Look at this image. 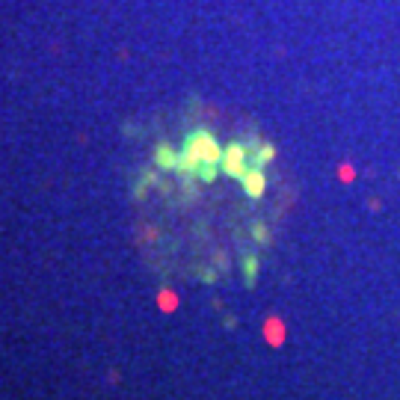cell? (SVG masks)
Returning a JSON list of instances; mask_svg holds the SVG:
<instances>
[{
  "mask_svg": "<svg viewBox=\"0 0 400 400\" xmlns=\"http://www.w3.org/2000/svg\"><path fill=\"white\" fill-rule=\"evenodd\" d=\"M252 166L249 160V146L247 142H228L226 149H222V158H219V172L228 175V178H240L247 175V169Z\"/></svg>",
  "mask_w": 400,
  "mask_h": 400,
  "instance_id": "6da1fadb",
  "label": "cell"
},
{
  "mask_svg": "<svg viewBox=\"0 0 400 400\" xmlns=\"http://www.w3.org/2000/svg\"><path fill=\"white\" fill-rule=\"evenodd\" d=\"M240 184H243V193H247L249 199H261L264 190H267V175L261 166H249L247 175L240 178Z\"/></svg>",
  "mask_w": 400,
  "mask_h": 400,
  "instance_id": "7a4b0ae2",
  "label": "cell"
},
{
  "mask_svg": "<svg viewBox=\"0 0 400 400\" xmlns=\"http://www.w3.org/2000/svg\"><path fill=\"white\" fill-rule=\"evenodd\" d=\"M247 146H249V160L252 166H264L267 163H273L276 160V149L270 146V142H255V140H247Z\"/></svg>",
  "mask_w": 400,
  "mask_h": 400,
  "instance_id": "3957f363",
  "label": "cell"
},
{
  "mask_svg": "<svg viewBox=\"0 0 400 400\" xmlns=\"http://www.w3.org/2000/svg\"><path fill=\"white\" fill-rule=\"evenodd\" d=\"M178 160H181V149H172V146H158L154 149V163L166 172H178Z\"/></svg>",
  "mask_w": 400,
  "mask_h": 400,
  "instance_id": "277c9868",
  "label": "cell"
},
{
  "mask_svg": "<svg viewBox=\"0 0 400 400\" xmlns=\"http://www.w3.org/2000/svg\"><path fill=\"white\" fill-rule=\"evenodd\" d=\"M243 279H247L249 288L255 285V279H258V258H255V255H247V258H243Z\"/></svg>",
  "mask_w": 400,
  "mask_h": 400,
  "instance_id": "5b68a950",
  "label": "cell"
},
{
  "mask_svg": "<svg viewBox=\"0 0 400 400\" xmlns=\"http://www.w3.org/2000/svg\"><path fill=\"white\" fill-rule=\"evenodd\" d=\"M252 238L258 243H270V231H267V226H261V222H255L252 226Z\"/></svg>",
  "mask_w": 400,
  "mask_h": 400,
  "instance_id": "8992f818",
  "label": "cell"
}]
</instances>
